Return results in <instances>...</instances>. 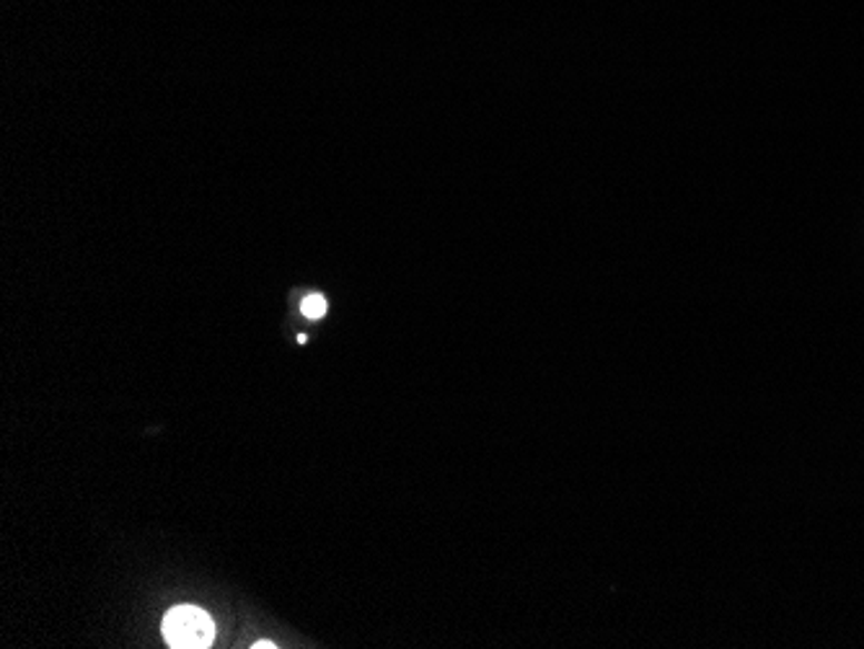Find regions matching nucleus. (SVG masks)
Listing matches in <instances>:
<instances>
[{"mask_svg": "<svg viewBox=\"0 0 864 649\" xmlns=\"http://www.w3.org/2000/svg\"><path fill=\"white\" fill-rule=\"evenodd\" d=\"M164 637L174 649H205L215 639V623L203 608L176 606L164 619Z\"/></svg>", "mask_w": 864, "mask_h": 649, "instance_id": "f257e3e1", "label": "nucleus"}, {"mask_svg": "<svg viewBox=\"0 0 864 649\" xmlns=\"http://www.w3.org/2000/svg\"><path fill=\"white\" fill-rule=\"evenodd\" d=\"M301 311H303V316L311 318V322H318V318L326 314V298L318 293L306 295V298H303V303H301Z\"/></svg>", "mask_w": 864, "mask_h": 649, "instance_id": "f03ea898", "label": "nucleus"}, {"mask_svg": "<svg viewBox=\"0 0 864 649\" xmlns=\"http://www.w3.org/2000/svg\"><path fill=\"white\" fill-rule=\"evenodd\" d=\"M254 647H257V649H272V647H275V645H272V642H257V645H254Z\"/></svg>", "mask_w": 864, "mask_h": 649, "instance_id": "7ed1b4c3", "label": "nucleus"}]
</instances>
